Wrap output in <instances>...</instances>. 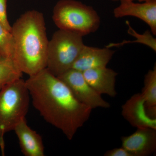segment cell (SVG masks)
I'll use <instances>...</instances> for the list:
<instances>
[{"label":"cell","mask_w":156,"mask_h":156,"mask_svg":"<svg viewBox=\"0 0 156 156\" xmlns=\"http://www.w3.org/2000/svg\"><path fill=\"white\" fill-rule=\"evenodd\" d=\"M85 80L101 95L105 94L111 97L117 96L115 83L118 73L106 67L98 68L83 72Z\"/></svg>","instance_id":"obj_11"},{"label":"cell","mask_w":156,"mask_h":156,"mask_svg":"<svg viewBox=\"0 0 156 156\" xmlns=\"http://www.w3.org/2000/svg\"><path fill=\"white\" fill-rule=\"evenodd\" d=\"M126 24L128 27V34L134 37L136 40L134 41L124 40L121 43H110L106 46V48H111L114 47H120L127 44L136 43L146 45L153 50L155 52H156V39L152 35L153 34L150 31L147 30L143 34H138L132 28L129 21H126Z\"/></svg>","instance_id":"obj_15"},{"label":"cell","mask_w":156,"mask_h":156,"mask_svg":"<svg viewBox=\"0 0 156 156\" xmlns=\"http://www.w3.org/2000/svg\"><path fill=\"white\" fill-rule=\"evenodd\" d=\"M69 88L79 101L92 109L107 108L110 104L88 84L82 72L71 69L58 76Z\"/></svg>","instance_id":"obj_6"},{"label":"cell","mask_w":156,"mask_h":156,"mask_svg":"<svg viewBox=\"0 0 156 156\" xmlns=\"http://www.w3.org/2000/svg\"><path fill=\"white\" fill-rule=\"evenodd\" d=\"M123 117L134 128L156 129V118L148 114L145 102L141 93L131 96L122 106Z\"/></svg>","instance_id":"obj_9"},{"label":"cell","mask_w":156,"mask_h":156,"mask_svg":"<svg viewBox=\"0 0 156 156\" xmlns=\"http://www.w3.org/2000/svg\"><path fill=\"white\" fill-rule=\"evenodd\" d=\"M30 95L22 78L0 90V149L5 154V134L14 131L15 126L26 118L29 108Z\"/></svg>","instance_id":"obj_3"},{"label":"cell","mask_w":156,"mask_h":156,"mask_svg":"<svg viewBox=\"0 0 156 156\" xmlns=\"http://www.w3.org/2000/svg\"><path fill=\"white\" fill-rule=\"evenodd\" d=\"M105 156H131V154L124 147L115 148L105 152Z\"/></svg>","instance_id":"obj_18"},{"label":"cell","mask_w":156,"mask_h":156,"mask_svg":"<svg viewBox=\"0 0 156 156\" xmlns=\"http://www.w3.org/2000/svg\"><path fill=\"white\" fill-rule=\"evenodd\" d=\"M14 39V60L23 73L34 75L47 68L49 41L44 15L30 10L11 26Z\"/></svg>","instance_id":"obj_2"},{"label":"cell","mask_w":156,"mask_h":156,"mask_svg":"<svg viewBox=\"0 0 156 156\" xmlns=\"http://www.w3.org/2000/svg\"><path fill=\"white\" fill-rule=\"evenodd\" d=\"M23 73L13 58L0 54V90L21 79Z\"/></svg>","instance_id":"obj_14"},{"label":"cell","mask_w":156,"mask_h":156,"mask_svg":"<svg viewBox=\"0 0 156 156\" xmlns=\"http://www.w3.org/2000/svg\"><path fill=\"white\" fill-rule=\"evenodd\" d=\"M112 2H118V1H120V0H111Z\"/></svg>","instance_id":"obj_20"},{"label":"cell","mask_w":156,"mask_h":156,"mask_svg":"<svg viewBox=\"0 0 156 156\" xmlns=\"http://www.w3.org/2000/svg\"><path fill=\"white\" fill-rule=\"evenodd\" d=\"M131 1H137L139 2H148V1H152V0H131Z\"/></svg>","instance_id":"obj_19"},{"label":"cell","mask_w":156,"mask_h":156,"mask_svg":"<svg viewBox=\"0 0 156 156\" xmlns=\"http://www.w3.org/2000/svg\"><path fill=\"white\" fill-rule=\"evenodd\" d=\"M14 131L18 138L21 152L24 156H45L42 136L28 126L26 118L20 121Z\"/></svg>","instance_id":"obj_12"},{"label":"cell","mask_w":156,"mask_h":156,"mask_svg":"<svg viewBox=\"0 0 156 156\" xmlns=\"http://www.w3.org/2000/svg\"><path fill=\"white\" fill-rule=\"evenodd\" d=\"M120 2L119 5L114 9L115 18L132 16L139 18L149 26L153 35H156V0L143 3H134L131 0Z\"/></svg>","instance_id":"obj_7"},{"label":"cell","mask_w":156,"mask_h":156,"mask_svg":"<svg viewBox=\"0 0 156 156\" xmlns=\"http://www.w3.org/2000/svg\"><path fill=\"white\" fill-rule=\"evenodd\" d=\"M145 102L148 114L152 118L156 116V66L148 71L144 79V87L141 93Z\"/></svg>","instance_id":"obj_13"},{"label":"cell","mask_w":156,"mask_h":156,"mask_svg":"<svg viewBox=\"0 0 156 156\" xmlns=\"http://www.w3.org/2000/svg\"><path fill=\"white\" fill-rule=\"evenodd\" d=\"M25 82L34 108L45 121L71 140L89 120L92 109L79 101L47 68Z\"/></svg>","instance_id":"obj_1"},{"label":"cell","mask_w":156,"mask_h":156,"mask_svg":"<svg viewBox=\"0 0 156 156\" xmlns=\"http://www.w3.org/2000/svg\"><path fill=\"white\" fill-rule=\"evenodd\" d=\"M0 23L11 32V26L8 20L7 13V0H0Z\"/></svg>","instance_id":"obj_17"},{"label":"cell","mask_w":156,"mask_h":156,"mask_svg":"<svg viewBox=\"0 0 156 156\" xmlns=\"http://www.w3.org/2000/svg\"><path fill=\"white\" fill-rule=\"evenodd\" d=\"M122 147L131 156L151 155L156 150V129L138 128L133 134L121 138Z\"/></svg>","instance_id":"obj_8"},{"label":"cell","mask_w":156,"mask_h":156,"mask_svg":"<svg viewBox=\"0 0 156 156\" xmlns=\"http://www.w3.org/2000/svg\"><path fill=\"white\" fill-rule=\"evenodd\" d=\"M14 39L11 32L0 23V54L14 59Z\"/></svg>","instance_id":"obj_16"},{"label":"cell","mask_w":156,"mask_h":156,"mask_svg":"<svg viewBox=\"0 0 156 156\" xmlns=\"http://www.w3.org/2000/svg\"><path fill=\"white\" fill-rule=\"evenodd\" d=\"M115 51L111 48H100L84 45L72 69L83 72L87 70L106 67Z\"/></svg>","instance_id":"obj_10"},{"label":"cell","mask_w":156,"mask_h":156,"mask_svg":"<svg viewBox=\"0 0 156 156\" xmlns=\"http://www.w3.org/2000/svg\"><path fill=\"white\" fill-rule=\"evenodd\" d=\"M53 20L62 30L83 37L95 32L100 17L92 7L76 0H59L53 8Z\"/></svg>","instance_id":"obj_4"},{"label":"cell","mask_w":156,"mask_h":156,"mask_svg":"<svg viewBox=\"0 0 156 156\" xmlns=\"http://www.w3.org/2000/svg\"><path fill=\"white\" fill-rule=\"evenodd\" d=\"M83 37L59 29L49 41L47 68L51 73L59 76L71 69L84 47Z\"/></svg>","instance_id":"obj_5"}]
</instances>
